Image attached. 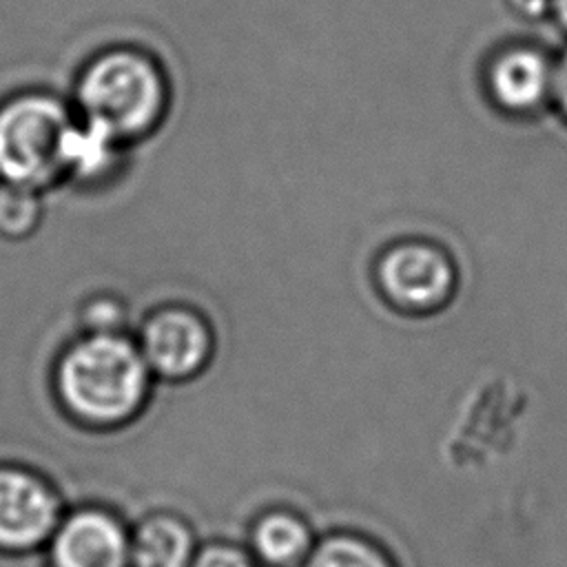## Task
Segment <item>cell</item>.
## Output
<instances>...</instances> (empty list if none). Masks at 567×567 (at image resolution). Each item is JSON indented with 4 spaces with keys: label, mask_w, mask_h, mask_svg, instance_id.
Masks as SVG:
<instances>
[{
    "label": "cell",
    "mask_w": 567,
    "mask_h": 567,
    "mask_svg": "<svg viewBox=\"0 0 567 567\" xmlns=\"http://www.w3.org/2000/svg\"><path fill=\"white\" fill-rule=\"evenodd\" d=\"M53 388L64 412L95 430L131 425L142 412L151 370L124 332L80 334L58 357Z\"/></svg>",
    "instance_id": "cell-1"
},
{
    "label": "cell",
    "mask_w": 567,
    "mask_h": 567,
    "mask_svg": "<svg viewBox=\"0 0 567 567\" xmlns=\"http://www.w3.org/2000/svg\"><path fill=\"white\" fill-rule=\"evenodd\" d=\"M171 84L164 66L137 47H111L80 69L73 84V111L122 146L159 128L168 113Z\"/></svg>",
    "instance_id": "cell-2"
},
{
    "label": "cell",
    "mask_w": 567,
    "mask_h": 567,
    "mask_svg": "<svg viewBox=\"0 0 567 567\" xmlns=\"http://www.w3.org/2000/svg\"><path fill=\"white\" fill-rule=\"evenodd\" d=\"M75 120L49 91H22L0 102V182L44 193L62 182V148Z\"/></svg>",
    "instance_id": "cell-3"
},
{
    "label": "cell",
    "mask_w": 567,
    "mask_h": 567,
    "mask_svg": "<svg viewBox=\"0 0 567 567\" xmlns=\"http://www.w3.org/2000/svg\"><path fill=\"white\" fill-rule=\"evenodd\" d=\"M374 279L385 301L394 308L432 312L450 301L456 288V268L441 246L405 239L379 255Z\"/></svg>",
    "instance_id": "cell-4"
},
{
    "label": "cell",
    "mask_w": 567,
    "mask_h": 567,
    "mask_svg": "<svg viewBox=\"0 0 567 567\" xmlns=\"http://www.w3.org/2000/svg\"><path fill=\"white\" fill-rule=\"evenodd\" d=\"M69 512L62 494L40 472L0 463V551H44L62 516Z\"/></svg>",
    "instance_id": "cell-5"
},
{
    "label": "cell",
    "mask_w": 567,
    "mask_h": 567,
    "mask_svg": "<svg viewBox=\"0 0 567 567\" xmlns=\"http://www.w3.org/2000/svg\"><path fill=\"white\" fill-rule=\"evenodd\" d=\"M556 53L534 42L494 51L483 69V89L494 109L509 117H534L551 109Z\"/></svg>",
    "instance_id": "cell-6"
},
{
    "label": "cell",
    "mask_w": 567,
    "mask_h": 567,
    "mask_svg": "<svg viewBox=\"0 0 567 567\" xmlns=\"http://www.w3.org/2000/svg\"><path fill=\"white\" fill-rule=\"evenodd\" d=\"M49 567H131V529L109 507L69 509L44 547Z\"/></svg>",
    "instance_id": "cell-7"
},
{
    "label": "cell",
    "mask_w": 567,
    "mask_h": 567,
    "mask_svg": "<svg viewBox=\"0 0 567 567\" xmlns=\"http://www.w3.org/2000/svg\"><path fill=\"white\" fill-rule=\"evenodd\" d=\"M137 346L151 374L182 381L204 370L213 352V334L195 310L164 306L144 319Z\"/></svg>",
    "instance_id": "cell-8"
},
{
    "label": "cell",
    "mask_w": 567,
    "mask_h": 567,
    "mask_svg": "<svg viewBox=\"0 0 567 567\" xmlns=\"http://www.w3.org/2000/svg\"><path fill=\"white\" fill-rule=\"evenodd\" d=\"M124 148L109 133L75 115L62 148V182L97 186L111 179L122 164Z\"/></svg>",
    "instance_id": "cell-9"
},
{
    "label": "cell",
    "mask_w": 567,
    "mask_h": 567,
    "mask_svg": "<svg viewBox=\"0 0 567 567\" xmlns=\"http://www.w3.org/2000/svg\"><path fill=\"white\" fill-rule=\"evenodd\" d=\"M195 538L175 514H148L131 529V567H193Z\"/></svg>",
    "instance_id": "cell-10"
},
{
    "label": "cell",
    "mask_w": 567,
    "mask_h": 567,
    "mask_svg": "<svg viewBox=\"0 0 567 567\" xmlns=\"http://www.w3.org/2000/svg\"><path fill=\"white\" fill-rule=\"evenodd\" d=\"M255 560L266 567H301L312 551V532L308 523L286 509L259 516L250 532Z\"/></svg>",
    "instance_id": "cell-11"
},
{
    "label": "cell",
    "mask_w": 567,
    "mask_h": 567,
    "mask_svg": "<svg viewBox=\"0 0 567 567\" xmlns=\"http://www.w3.org/2000/svg\"><path fill=\"white\" fill-rule=\"evenodd\" d=\"M44 224V199L40 190L0 182V239L27 241Z\"/></svg>",
    "instance_id": "cell-12"
},
{
    "label": "cell",
    "mask_w": 567,
    "mask_h": 567,
    "mask_svg": "<svg viewBox=\"0 0 567 567\" xmlns=\"http://www.w3.org/2000/svg\"><path fill=\"white\" fill-rule=\"evenodd\" d=\"M301 567H394V563L363 536L332 534L312 547Z\"/></svg>",
    "instance_id": "cell-13"
},
{
    "label": "cell",
    "mask_w": 567,
    "mask_h": 567,
    "mask_svg": "<svg viewBox=\"0 0 567 567\" xmlns=\"http://www.w3.org/2000/svg\"><path fill=\"white\" fill-rule=\"evenodd\" d=\"M126 321V303L109 292L91 295L78 312L80 334H102V332H124Z\"/></svg>",
    "instance_id": "cell-14"
},
{
    "label": "cell",
    "mask_w": 567,
    "mask_h": 567,
    "mask_svg": "<svg viewBox=\"0 0 567 567\" xmlns=\"http://www.w3.org/2000/svg\"><path fill=\"white\" fill-rule=\"evenodd\" d=\"M193 567H259V565L255 556H250L248 551L235 545L213 543L195 554Z\"/></svg>",
    "instance_id": "cell-15"
},
{
    "label": "cell",
    "mask_w": 567,
    "mask_h": 567,
    "mask_svg": "<svg viewBox=\"0 0 567 567\" xmlns=\"http://www.w3.org/2000/svg\"><path fill=\"white\" fill-rule=\"evenodd\" d=\"M551 109L567 124V42H565V47L560 51H556Z\"/></svg>",
    "instance_id": "cell-16"
},
{
    "label": "cell",
    "mask_w": 567,
    "mask_h": 567,
    "mask_svg": "<svg viewBox=\"0 0 567 567\" xmlns=\"http://www.w3.org/2000/svg\"><path fill=\"white\" fill-rule=\"evenodd\" d=\"M543 16L554 24V29L567 42V0H545Z\"/></svg>",
    "instance_id": "cell-17"
},
{
    "label": "cell",
    "mask_w": 567,
    "mask_h": 567,
    "mask_svg": "<svg viewBox=\"0 0 567 567\" xmlns=\"http://www.w3.org/2000/svg\"><path fill=\"white\" fill-rule=\"evenodd\" d=\"M540 16H543V11H545V0H527Z\"/></svg>",
    "instance_id": "cell-18"
}]
</instances>
